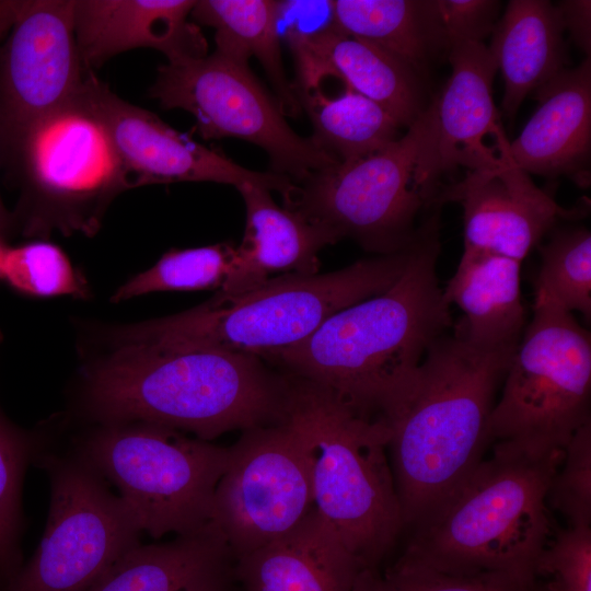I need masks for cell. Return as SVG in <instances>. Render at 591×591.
<instances>
[{"mask_svg": "<svg viewBox=\"0 0 591 591\" xmlns=\"http://www.w3.org/2000/svg\"><path fill=\"white\" fill-rule=\"evenodd\" d=\"M286 375L222 349L123 344L83 374L82 406L97 425L148 422L210 441L286 418Z\"/></svg>", "mask_w": 591, "mask_h": 591, "instance_id": "6da1fadb", "label": "cell"}, {"mask_svg": "<svg viewBox=\"0 0 591 591\" xmlns=\"http://www.w3.org/2000/svg\"><path fill=\"white\" fill-rule=\"evenodd\" d=\"M515 349L487 350L456 327L427 350L383 407L404 525H414L483 460L489 419Z\"/></svg>", "mask_w": 591, "mask_h": 591, "instance_id": "7a4b0ae2", "label": "cell"}, {"mask_svg": "<svg viewBox=\"0 0 591 591\" xmlns=\"http://www.w3.org/2000/svg\"><path fill=\"white\" fill-rule=\"evenodd\" d=\"M439 252L434 215L419 227L406 266L390 288L334 313L304 340L267 361L380 417L452 325L437 275Z\"/></svg>", "mask_w": 591, "mask_h": 591, "instance_id": "3957f363", "label": "cell"}, {"mask_svg": "<svg viewBox=\"0 0 591 591\" xmlns=\"http://www.w3.org/2000/svg\"><path fill=\"white\" fill-rule=\"evenodd\" d=\"M564 452L534 456L505 443L414 526L398 561L454 575L538 579L553 535L546 495Z\"/></svg>", "mask_w": 591, "mask_h": 591, "instance_id": "277c9868", "label": "cell"}, {"mask_svg": "<svg viewBox=\"0 0 591 591\" xmlns=\"http://www.w3.org/2000/svg\"><path fill=\"white\" fill-rule=\"evenodd\" d=\"M286 420L301 441L318 513L363 569H378L404 529L390 429L334 391L285 372Z\"/></svg>", "mask_w": 591, "mask_h": 591, "instance_id": "5b68a950", "label": "cell"}, {"mask_svg": "<svg viewBox=\"0 0 591 591\" xmlns=\"http://www.w3.org/2000/svg\"><path fill=\"white\" fill-rule=\"evenodd\" d=\"M412 245L332 273L282 274L246 291H218L186 312L120 328L115 340L209 347L267 360L304 340L334 313L390 288Z\"/></svg>", "mask_w": 591, "mask_h": 591, "instance_id": "8992f818", "label": "cell"}, {"mask_svg": "<svg viewBox=\"0 0 591 591\" xmlns=\"http://www.w3.org/2000/svg\"><path fill=\"white\" fill-rule=\"evenodd\" d=\"M70 450L118 490L141 532L158 540L211 522L229 447L148 422L99 425Z\"/></svg>", "mask_w": 591, "mask_h": 591, "instance_id": "52a82bcc", "label": "cell"}, {"mask_svg": "<svg viewBox=\"0 0 591 591\" xmlns=\"http://www.w3.org/2000/svg\"><path fill=\"white\" fill-rule=\"evenodd\" d=\"M591 336L569 313L534 299L489 419V439L534 456L564 452L590 416Z\"/></svg>", "mask_w": 591, "mask_h": 591, "instance_id": "ba28073f", "label": "cell"}, {"mask_svg": "<svg viewBox=\"0 0 591 591\" xmlns=\"http://www.w3.org/2000/svg\"><path fill=\"white\" fill-rule=\"evenodd\" d=\"M431 121L430 107L394 142L349 162H338L294 184L282 199L336 241L354 240L375 255L407 248L428 204L416 183V170Z\"/></svg>", "mask_w": 591, "mask_h": 591, "instance_id": "9c48e42d", "label": "cell"}, {"mask_svg": "<svg viewBox=\"0 0 591 591\" xmlns=\"http://www.w3.org/2000/svg\"><path fill=\"white\" fill-rule=\"evenodd\" d=\"M33 463L49 478L46 526L5 591H85L140 544L142 532L119 495L70 449L48 452L36 440Z\"/></svg>", "mask_w": 591, "mask_h": 591, "instance_id": "30bf717a", "label": "cell"}, {"mask_svg": "<svg viewBox=\"0 0 591 591\" xmlns=\"http://www.w3.org/2000/svg\"><path fill=\"white\" fill-rule=\"evenodd\" d=\"M149 95L165 109L190 113L204 139L237 138L262 148L271 172L294 184L338 163L291 129L278 101L247 62L216 50L160 66Z\"/></svg>", "mask_w": 591, "mask_h": 591, "instance_id": "8fae6325", "label": "cell"}, {"mask_svg": "<svg viewBox=\"0 0 591 591\" xmlns=\"http://www.w3.org/2000/svg\"><path fill=\"white\" fill-rule=\"evenodd\" d=\"M313 508L308 461L286 418L245 430L229 447L211 522L235 560L289 532Z\"/></svg>", "mask_w": 591, "mask_h": 591, "instance_id": "7c38bea8", "label": "cell"}, {"mask_svg": "<svg viewBox=\"0 0 591 591\" xmlns=\"http://www.w3.org/2000/svg\"><path fill=\"white\" fill-rule=\"evenodd\" d=\"M73 3L18 2L0 46V158L14 161L30 130L69 105L90 71L77 45Z\"/></svg>", "mask_w": 591, "mask_h": 591, "instance_id": "4fadbf2b", "label": "cell"}, {"mask_svg": "<svg viewBox=\"0 0 591 591\" xmlns=\"http://www.w3.org/2000/svg\"><path fill=\"white\" fill-rule=\"evenodd\" d=\"M13 162L39 211L83 231L97 224L114 196L131 188L106 130L74 103L36 124Z\"/></svg>", "mask_w": 591, "mask_h": 591, "instance_id": "5bb4252c", "label": "cell"}, {"mask_svg": "<svg viewBox=\"0 0 591 591\" xmlns=\"http://www.w3.org/2000/svg\"><path fill=\"white\" fill-rule=\"evenodd\" d=\"M71 103L104 127L131 188L177 182H213L236 188L253 183L278 192L282 199L293 188L287 176L248 170L225 153L194 141L154 113L116 95L91 70Z\"/></svg>", "mask_w": 591, "mask_h": 591, "instance_id": "9a60e30c", "label": "cell"}, {"mask_svg": "<svg viewBox=\"0 0 591 591\" xmlns=\"http://www.w3.org/2000/svg\"><path fill=\"white\" fill-rule=\"evenodd\" d=\"M448 51L451 76L429 105V134L416 170V183L428 202L436 199L437 182L443 174L459 166L470 171L500 163L496 148L484 141L487 135L495 137L496 146L507 140L493 97L498 69L488 46L456 42Z\"/></svg>", "mask_w": 591, "mask_h": 591, "instance_id": "2e32d148", "label": "cell"}, {"mask_svg": "<svg viewBox=\"0 0 591 591\" xmlns=\"http://www.w3.org/2000/svg\"><path fill=\"white\" fill-rule=\"evenodd\" d=\"M497 147L500 163L470 170L436 201H457L463 208L464 248L485 251L522 262L560 218L571 212L536 186L507 152Z\"/></svg>", "mask_w": 591, "mask_h": 591, "instance_id": "e0dca14e", "label": "cell"}, {"mask_svg": "<svg viewBox=\"0 0 591 591\" xmlns=\"http://www.w3.org/2000/svg\"><path fill=\"white\" fill-rule=\"evenodd\" d=\"M296 81L339 80L385 108L407 129L424 112L418 73L378 46L329 22L315 31L289 30Z\"/></svg>", "mask_w": 591, "mask_h": 591, "instance_id": "ac0fdd59", "label": "cell"}, {"mask_svg": "<svg viewBox=\"0 0 591 591\" xmlns=\"http://www.w3.org/2000/svg\"><path fill=\"white\" fill-rule=\"evenodd\" d=\"M196 0H74L73 23L85 69L120 53L152 48L167 61L200 58L208 43L188 16Z\"/></svg>", "mask_w": 591, "mask_h": 591, "instance_id": "d6986e66", "label": "cell"}, {"mask_svg": "<svg viewBox=\"0 0 591 591\" xmlns=\"http://www.w3.org/2000/svg\"><path fill=\"white\" fill-rule=\"evenodd\" d=\"M538 106L508 142L511 161L528 174L567 175L587 185L591 148V59L564 69L535 91Z\"/></svg>", "mask_w": 591, "mask_h": 591, "instance_id": "ffe728a7", "label": "cell"}, {"mask_svg": "<svg viewBox=\"0 0 591 591\" xmlns=\"http://www.w3.org/2000/svg\"><path fill=\"white\" fill-rule=\"evenodd\" d=\"M362 566L315 507L293 529L235 560L243 591H351Z\"/></svg>", "mask_w": 591, "mask_h": 591, "instance_id": "44dd1931", "label": "cell"}, {"mask_svg": "<svg viewBox=\"0 0 591 591\" xmlns=\"http://www.w3.org/2000/svg\"><path fill=\"white\" fill-rule=\"evenodd\" d=\"M236 189L245 205L246 225L236 246V267L218 291H246L276 273L318 274V253L336 239L297 210L278 206L264 186L244 183Z\"/></svg>", "mask_w": 591, "mask_h": 591, "instance_id": "7402d4cb", "label": "cell"}, {"mask_svg": "<svg viewBox=\"0 0 591 591\" xmlns=\"http://www.w3.org/2000/svg\"><path fill=\"white\" fill-rule=\"evenodd\" d=\"M235 558L209 522L164 543L139 544L85 591H231Z\"/></svg>", "mask_w": 591, "mask_h": 591, "instance_id": "603a6c76", "label": "cell"}, {"mask_svg": "<svg viewBox=\"0 0 591 591\" xmlns=\"http://www.w3.org/2000/svg\"><path fill=\"white\" fill-rule=\"evenodd\" d=\"M443 290L464 320L456 326L466 339L487 350L515 349L526 326L521 297V263L498 254L463 248Z\"/></svg>", "mask_w": 591, "mask_h": 591, "instance_id": "cb8c5ba5", "label": "cell"}, {"mask_svg": "<svg viewBox=\"0 0 591 591\" xmlns=\"http://www.w3.org/2000/svg\"><path fill=\"white\" fill-rule=\"evenodd\" d=\"M564 28L556 7L546 0H511L493 31L488 47L500 70L502 111L512 119L524 99L561 70Z\"/></svg>", "mask_w": 591, "mask_h": 591, "instance_id": "d4e9b609", "label": "cell"}, {"mask_svg": "<svg viewBox=\"0 0 591 591\" xmlns=\"http://www.w3.org/2000/svg\"><path fill=\"white\" fill-rule=\"evenodd\" d=\"M286 8L287 1L275 0H197L190 16L215 30L216 51L247 63L254 57L285 116L298 117L302 109L285 71L278 27Z\"/></svg>", "mask_w": 591, "mask_h": 591, "instance_id": "484cf974", "label": "cell"}, {"mask_svg": "<svg viewBox=\"0 0 591 591\" xmlns=\"http://www.w3.org/2000/svg\"><path fill=\"white\" fill-rule=\"evenodd\" d=\"M329 24L396 57L418 74L449 42L437 0L329 1Z\"/></svg>", "mask_w": 591, "mask_h": 591, "instance_id": "4316f807", "label": "cell"}, {"mask_svg": "<svg viewBox=\"0 0 591 591\" xmlns=\"http://www.w3.org/2000/svg\"><path fill=\"white\" fill-rule=\"evenodd\" d=\"M293 88L312 123L311 140L338 162L375 153L404 134L385 108L348 86L337 95H328L318 84Z\"/></svg>", "mask_w": 591, "mask_h": 591, "instance_id": "83f0119b", "label": "cell"}, {"mask_svg": "<svg viewBox=\"0 0 591 591\" xmlns=\"http://www.w3.org/2000/svg\"><path fill=\"white\" fill-rule=\"evenodd\" d=\"M237 264L236 246L218 243L170 250L149 269L129 279L114 293L120 302L157 291L220 290Z\"/></svg>", "mask_w": 591, "mask_h": 591, "instance_id": "f1b7e54d", "label": "cell"}, {"mask_svg": "<svg viewBox=\"0 0 591 591\" xmlns=\"http://www.w3.org/2000/svg\"><path fill=\"white\" fill-rule=\"evenodd\" d=\"M534 299L591 317V234L586 228L559 230L540 248Z\"/></svg>", "mask_w": 591, "mask_h": 591, "instance_id": "f546056e", "label": "cell"}, {"mask_svg": "<svg viewBox=\"0 0 591 591\" xmlns=\"http://www.w3.org/2000/svg\"><path fill=\"white\" fill-rule=\"evenodd\" d=\"M36 440L0 412V591L22 568V487Z\"/></svg>", "mask_w": 591, "mask_h": 591, "instance_id": "4dcf8cb0", "label": "cell"}, {"mask_svg": "<svg viewBox=\"0 0 591 591\" xmlns=\"http://www.w3.org/2000/svg\"><path fill=\"white\" fill-rule=\"evenodd\" d=\"M540 579L508 573L454 575L397 559L381 571L362 569L351 591H543Z\"/></svg>", "mask_w": 591, "mask_h": 591, "instance_id": "1f68e13d", "label": "cell"}, {"mask_svg": "<svg viewBox=\"0 0 591 591\" xmlns=\"http://www.w3.org/2000/svg\"><path fill=\"white\" fill-rule=\"evenodd\" d=\"M2 278L16 290L37 297L86 293L82 278L77 274L63 251L49 242H32L7 250Z\"/></svg>", "mask_w": 591, "mask_h": 591, "instance_id": "d6a6232c", "label": "cell"}, {"mask_svg": "<svg viewBox=\"0 0 591 591\" xmlns=\"http://www.w3.org/2000/svg\"><path fill=\"white\" fill-rule=\"evenodd\" d=\"M546 502L565 518L567 525H591V420L566 445L549 482Z\"/></svg>", "mask_w": 591, "mask_h": 591, "instance_id": "836d02e7", "label": "cell"}, {"mask_svg": "<svg viewBox=\"0 0 591 591\" xmlns=\"http://www.w3.org/2000/svg\"><path fill=\"white\" fill-rule=\"evenodd\" d=\"M560 591H591V525H567L553 533L535 567Z\"/></svg>", "mask_w": 591, "mask_h": 591, "instance_id": "e575fe53", "label": "cell"}, {"mask_svg": "<svg viewBox=\"0 0 591 591\" xmlns=\"http://www.w3.org/2000/svg\"><path fill=\"white\" fill-rule=\"evenodd\" d=\"M449 46L456 42L483 43L497 24L500 2L495 0H437Z\"/></svg>", "mask_w": 591, "mask_h": 591, "instance_id": "d590c367", "label": "cell"}, {"mask_svg": "<svg viewBox=\"0 0 591 591\" xmlns=\"http://www.w3.org/2000/svg\"><path fill=\"white\" fill-rule=\"evenodd\" d=\"M555 7L564 31L567 30L575 44L590 57L591 1L565 0Z\"/></svg>", "mask_w": 591, "mask_h": 591, "instance_id": "8d00e7d4", "label": "cell"}, {"mask_svg": "<svg viewBox=\"0 0 591 591\" xmlns=\"http://www.w3.org/2000/svg\"><path fill=\"white\" fill-rule=\"evenodd\" d=\"M18 8V1L0 0V42L8 33L10 26L13 23L15 12ZM10 223V215L5 210L1 197H0V235L7 230Z\"/></svg>", "mask_w": 591, "mask_h": 591, "instance_id": "74e56055", "label": "cell"}, {"mask_svg": "<svg viewBox=\"0 0 591 591\" xmlns=\"http://www.w3.org/2000/svg\"><path fill=\"white\" fill-rule=\"evenodd\" d=\"M7 250L8 247L2 242V236L0 235V278H2V266Z\"/></svg>", "mask_w": 591, "mask_h": 591, "instance_id": "f35d334b", "label": "cell"}, {"mask_svg": "<svg viewBox=\"0 0 591 591\" xmlns=\"http://www.w3.org/2000/svg\"><path fill=\"white\" fill-rule=\"evenodd\" d=\"M543 591H560L559 588L551 580L544 582Z\"/></svg>", "mask_w": 591, "mask_h": 591, "instance_id": "ab89813d", "label": "cell"}]
</instances>
